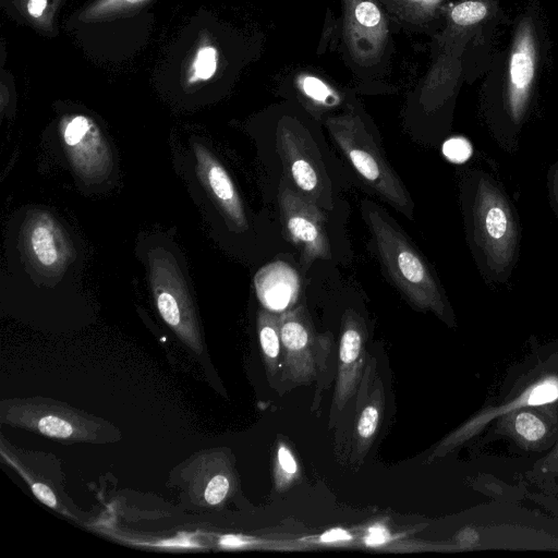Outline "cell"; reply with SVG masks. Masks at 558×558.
Here are the masks:
<instances>
[{
  "mask_svg": "<svg viewBox=\"0 0 558 558\" xmlns=\"http://www.w3.org/2000/svg\"><path fill=\"white\" fill-rule=\"evenodd\" d=\"M47 5V0H28L27 11L34 17L43 15Z\"/></svg>",
  "mask_w": 558,
  "mask_h": 558,
  "instance_id": "cell-31",
  "label": "cell"
},
{
  "mask_svg": "<svg viewBox=\"0 0 558 558\" xmlns=\"http://www.w3.org/2000/svg\"><path fill=\"white\" fill-rule=\"evenodd\" d=\"M278 461L280 466L289 474L296 472V463L291 452L284 447L280 446L278 449Z\"/></svg>",
  "mask_w": 558,
  "mask_h": 558,
  "instance_id": "cell-28",
  "label": "cell"
},
{
  "mask_svg": "<svg viewBox=\"0 0 558 558\" xmlns=\"http://www.w3.org/2000/svg\"><path fill=\"white\" fill-rule=\"evenodd\" d=\"M362 347V336L353 319L344 329L339 349V356L343 364H352L357 359Z\"/></svg>",
  "mask_w": 558,
  "mask_h": 558,
  "instance_id": "cell-17",
  "label": "cell"
},
{
  "mask_svg": "<svg viewBox=\"0 0 558 558\" xmlns=\"http://www.w3.org/2000/svg\"><path fill=\"white\" fill-rule=\"evenodd\" d=\"M558 398V385L555 383H544L536 386L531 391L527 403L532 405L551 402Z\"/></svg>",
  "mask_w": 558,
  "mask_h": 558,
  "instance_id": "cell-22",
  "label": "cell"
},
{
  "mask_svg": "<svg viewBox=\"0 0 558 558\" xmlns=\"http://www.w3.org/2000/svg\"><path fill=\"white\" fill-rule=\"evenodd\" d=\"M258 333L262 350L270 360H276L280 352V328L278 319L269 312L262 311L258 315Z\"/></svg>",
  "mask_w": 558,
  "mask_h": 558,
  "instance_id": "cell-16",
  "label": "cell"
},
{
  "mask_svg": "<svg viewBox=\"0 0 558 558\" xmlns=\"http://www.w3.org/2000/svg\"><path fill=\"white\" fill-rule=\"evenodd\" d=\"M278 202L284 236L299 250L307 269L316 259L330 258V243L324 213L315 203L283 181L279 184Z\"/></svg>",
  "mask_w": 558,
  "mask_h": 558,
  "instance_id": "cell-7",
  "label": "cell"
},
{
  "mask_svg": "<svg viewBox=\"0 0 558 558\" xmlns=\"http://www.w3.org/2000/svg\"><path fill=\"white\" fill-rule=\"evenodd\" d=\"M514 426L517 432L527 440L535 441L545 434L543 422L529 412H522L515 417Z\"/></svg>",
  "mask_w": 558,
  "mask_h": 558,
  "instance_id": "cell-21",
  "label": "cell"
},
{
  "mask_svg": "<svg viewBox=\"0 0 558 558\" xmlns=\"http://www.w3.org/2000/svg\"><path fill=\"white\" fill-rule=\"evenodd\" d=\"M444 151L448 158L460 162L470 156L471 147L463 138H454L445 145Z\"/></svg>",
  "mask_w": 558,
  "mask_h": 558,
  "instance_id": "cell-24",
  "label": "cell"
},
{
  "mask_svg": "<svg viewBox=\"0 0 558 558\" xmlns=\"http://www.w3.org/2000/svg\"><path fill=\"white\" fill-rule=\"evenodd\" d=\"M542 44L538 9L531 5L514 24L500 89L484 100L489 132L508 151L517 149L532 109L541 73Z\"/></svg>",
  "mask_w": 558,
  "mask_h": 558,
  "instance_id": "cell-2",
  "label": "cell"
},
{
  "mask_svg": "<svg viewBox=\"0 0 558 558\" xmlns=\"http://www.w3.org/2000/svg\"><path fill=\"white\" fill-rule=\"evenodd\" d=\"M304 90L310 97L316 100H324L329 96L327 87L314 77H307L304 81Z\"/></svg>",
  "mask_w": 558,
  "mask_h": 558,
  "instance_id": "cell-27",
  "label": "cell"
},
{
  "mask_svg": "<svg viewBox=\"0 0 558 558\" xmlns=\"http://www.w3.org/2000/svg\"><path fill=\"white\" fill-rule=\"evenodd\" d=\"M337 146L359 175L386 202L413 219V202L373 136L353 116L327 122Z\"/></svg>",
  "mask_w": 558,
  "mask_h": 558,
  "instance_id": "cell-5",
  "label": "cell"
},
{
  "mask_svg": "<svg viewBox=\"0 0 558 558\" xmlns=\"http://www.w3.org/2000/svg\"><path fill=\"white\" fill-rule=\"evenodd\" d=\"M378 424V411L374 407H367L361 414L357 430L361 437L368 438L371 437Z\"/></svg>",
  "mask_w": 558,
  "mask_h": 558,
  "instance_id": "cell-23",
  "label": "cell"
},
{
  "mask_svg": "<svg viewBox=\"0 0 558 558\" xmlns=\"http://www.w3.org/2000/svg\"><path fill=\"white\" fill-rule=\"evenodd\" d=\"M33 494L46 506L57 509L58 504L52 490L44 483H31Z\"/></svg>",
  "mask_w": 558,
  "mask_h": 558,
  "instance_id": "cell-26",
  "label": "cell"
},
{
  "mask_svg": "<svg viewBox=\"0 0 558 558\" xmlns=\"http://www.w3.org/2000/svg\"><path fill=\"white\" fill-rule=\"evenodd\" d=\"M62 137L73 166L83 175L98 178L109 171L107 142L88 118L72 117L62 129Z\"/></svg>",
  "mask_w": 558,
  "mask_h": 558,
  "instance_id": "cell-9",
  "label": "cell"
},
{
  "mask_svg": "<svg viewBox=\"0 0 558 558\" xmlns=\"http://www.w3.org/2000/svg\"><path fill=\"white\" fill-rule=\"evenodd\" d=\"M277 148L286 174L296 190L324 208H332L331 186L314 141L303 130L280 126Z\"/></svg>",
  "mask_w": 558,
  "mask_h": 558,
  "instance_id": "cell-8",
  "label": "cell"
},
{
  "mask_svg": "<svg viewBox=\"0 0 558 558\" xmlns=\"http://www.w3.org/2000/svg\"><path fill=\"white\" fill-rule=\"evenodd\" d=\"M149 278L159 315L180 340L196 354L203 339L184 279L172 255L161 248L150 252Z\"/></svg>",
  "mask_w": 558,
  "mask_h": 558,
  "instance_id": "cell-6",
  "label": "cell"
},
{
  "mask_svg": "<svg viewBox=\"0 0 558 558\" xmlns=\"http://www.w3.org/2000/svg\"><path fill=\"white\" fill-rule=\"evenodd\" d=\"M388 532L379 525L369 529L368 535L365 538L367 545H379L386 542Z\"/></svg>",
  "mask_w": 558,
  "mask_h": 558,
  "instance_id": "cell-29",
  "label": "cell"
},
{
  "mask_svg": "<svg viewBox=\"0 0 558 558\" xmlns=\"http://www.w3.org/2000/svg\"><path fill=\"white\" fill-rule=\"evenodd\" d=\"M462 204L468 242L488 283L508 282L520 250L519 220L501 184L484 170L464 177Z\"/></svg>",
  "mask_w": 558,
  "mask_h": 558,
  "instance_id": "cell-1",
  "label": "cell"
},
{
  "mask_svg": "<svg viewBox=\"0 0 558 558\" xmlns=\"http://www.w3.org/2000/svg\"><path fill=\"white\" fill-rule=\"evenodd\" d=\"M363 211L380 260L397 288L416 306L445 310V295L425 259L384 209L364 202Z\"/></svg>",
  "mask_w": 558,
  "mask_h": 558,
  "instance_id": "cell-3",
  "label": "cell"
},
{
  "mask_svg": "<svg viewBox=\"0 0 558 558\" xmlns=\"http://www.w3.org/2000/svg\"><path fill=\"white\" fill-rule=\"evenodd\" d=\"M220 544L225 547H239L246 544V541L234 535H226L221 537Z\"/></svg>",
  "mask_w": 558,
  "mask_h": 558,
  "instance_id": "cell-32",
  "label": "cell"
},
{
  "mask_svg": "<svg viewBox=\"0 0 558 558\" xmlns=\"http://www.w3.org/2000/svg\"><path fill=\"white\" fill-rule=\"evenodd\" d=\"M201 480H194L196 483L193 488L201 487L196 490L201 495L202 501L209 506H217L221 504L230 490V481L222 473H216L208 476V473H203Z\"/></svg>",
  "mask_w": 558,
  "mask_h": 558,
  "instance_id": "cell-15",
  "label": "cell"
},
{
  "mask_svg": "<svg viewBox=\"0 0 558 558\" xmlns=\"http://www.w3.org/2000/svg\"><path fill=\"white\" fill-rule=\"evenodd\" d=\"M420 1H422V2L425 1V2H427L429 4L435 5V7H437L441 2V0H420Z\"/></svg>",
  "mask_w": 558,
  "mask_h": 558,
  "instance_id": "cell-33",
  "label": "cell"
},
{
  "mask_svg": "<svg viewBox=\"0 0 558 558\" xmlns=\"http://www.w3.org/2000/svg\"><path fill=\"white\" fill-rule=\"evenodd\" d=\"M351 536L343 530L337 529L324 533L320 537L323 542H335L350 539Z\"/></svg>",
  "mask_w": 558,
  "mask_h": 558,
  "instance_id": "cell-30",
  "label": "cell"
},
{
  "mask_svg": "<svg viewBox=\"0 0 558 558\" xmlns=\"http://www.w3.org/2000/svg\"><path fill=\"white\" fill-rule=\"evenodd\" d=\"M196 171L227 220L240 231L248 223L240 195L219 160L202 144H194Z\"/></svg>",
  "mask_w": 558,
  "mask_h": 558,
  "instance_id": "cell-10",
  "label": "cell"
},
{
  "mask_svg": "<svg viewBox=\"0 0 558 558\" xmlns=\"http://www.w3.org/2000/svg\"><path fill=\"white\" fill-rule=\"evenodd\" d=\"M255 288L268 308H284L298 294L296 274L287 265L275 264L263 268L255 277Z\"/></svg>",
  "mask_w": 558,
  "mask_h": 558,
  "instance_id": "cell-12",
  "label": "cell"
},
{
  "mask_svg": "<svg viewBox=\"0 0 558 558\" xmlns=\"http://www.w3.org/2000/svg\"><path fill=\"white\" fill-rule=\"evenodd\" d=\"M354 22L365 29H377L380 26L381 15L373 1L361 0L354 8Z\"/></svg>",
  "mask_w": 558,
  "mask_h": 558,
  "instance_id": "cell-20",
  "label": "cell"
},
{
  "mask_svg": "<svg viewBox=\"0 0 558 558\" xmlns=\"http://www.w3.org/2000/svg\"><path fill=\"white\" fill-rule=\"evenodd\" d=\"M495 1H498V2H499L500 0H495Z\"/></svg>",
  "mask_w": 558,
  "mask_h": 558,
  "instance_id": "cell-34",
  "label": "cell"
},
{
  "mask_svg": "<svg viewBox=\"0 0 558 558\" xmlns=\"http://www.w3.org/2000/svg\"><path fill=\"white\" fill-rule=\"evenodd\" d=\"M499 9V2L495 0H463L451 8L449 19L459 28L488 31V26L497 23Z\"/></svg>",
  "mask_w": 558,
  "mask_h": 558,
  "instance_id": "cell-13",
  "label": "cell"
},
{
  "mask_svg": "<svg viewBox=\"0 0 558 558\" xmlns=\"http://www.w3.org/2000/svg\"><path fill=\"white\" fill-rule=\"evenodd\" d=\"M25 235L28 252L39 266L59 271L69 262V242L60 226L47 213H40L29 220Z\"/></svg>",
  "mask_w": 558,
  "mask_h": 558,
  "instance_id": "cell-11",
  "label": "cell"
},
{
  "mask_svg": "<svg viewBox=\"0 0 558 558\" xmlns=\"http://www.w3.org/2000/svg\"><path fill=\"white\" fill-rule=\"evenodd\" d=\"M0 421L2 424L70 442H106L120 438L117 428L105 420L62 402L39 398L2 401Z\"/></svg>",
  "mask_w": 558,
  "mask_h": 558,
  "instance_id": "cell-4",
  "label": "cell"
},
{
  "mask_svg": "<svg viewBox=\"0 0 558 558\" xmlns=\"http://www.w3.org/2000/svg\"><path fill=\"white\" fill-rule=\"evenodd\" d=\"M547 189L550 207L558 218V159L548 169Z\"/></svg>",
  "mask_w": 558,
  "mask_h": 558,
  "instance_id": "cell-25",
  "label": "cell"
},
{
  "mask_svg": "<svg viewBox=\"0 0 558 558\" xmlns=\"http://www.w3.org/2000/svg\"><path fill=\"white\" fill-rule=\"evenodd\" d=\"M146 0H97L85 12L86 19H98L142 4Z\"/></svg>",
  "mask_w": 558,
  "mask_h": 558,
  "instance_id": "cell-19",
  "label": "cell"
},
{
  "mask_svg": "<svg viewBox=\"0 0 558 558\" xmlns=\"http://www.w3.org/2000/svg\"><path fill=\"white\" fill-rule=\"evenodd\" d=\"M280 337L283 347L289 352H301L310 343V330L303 314L298 307L286 312L280 318Z\"/></svg>",
  "mask_w": 558,
  "mask_h": 558,
  "instance_id": "cell-14",
  "label": "cell"
},
{
  "mask_svg": "<svg viewBox=\"0 0 558 558\" xmlns=\"http://www.w3.org/2000/svg\"><path fill=\"white\" fill-rule=\"evenodd\" d=\"M217 68V51L213 47H204L198 50L193 63V76L190 83L198 80L206 81L210 78L216 72Z\"/></svg>",
  "mask_w": 558,
  "mask_h": 558,
  "instance_id": "cell-18",
  "label": "cell"
}]
</instances>
